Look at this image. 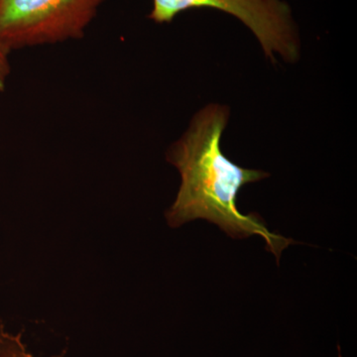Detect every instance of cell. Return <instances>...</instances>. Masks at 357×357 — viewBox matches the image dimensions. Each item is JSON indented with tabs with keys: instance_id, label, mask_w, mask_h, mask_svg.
I'll return each instance as SVG.
<instances>
[{
	"instance_id": "cell-4",
	"label": "cell",
	"mask_w": 357,
	"mask_h": 357,
	"mask_svg": "<svg viewBox=\"0 0 357 357\" xmlns=\"http://www.w3.org/2000/svg\"><path fill=\"white\" fill-rule=\"evenodd\" d=\"M0 357H37L23 340L22 333H13L0 323ZM51 357H62L61 354Z\"/></svg>"
},
{
	"instance_id": "cell-5",
	"label": "cell",
	"mask_w": 357,
	"mask_h": 357,
	"mask_svg": "<svg viewBox=\"0 0 357 357\" xmlns=\"http://www.w3.org/2000/svg\"><path fill=\"white\" fill-rule=\"evenodd\" d=\"M9 52L0 43V91L6 88L7 81L10 75V63H9Z\"/></svg>"
},
{
	"instance_id": "cell-1",
	"label": "cell",
	"mask_w": 357,
	"mask_h": 357,
	"mask_svg": "<svg viewBox=\"0 0 357 357\" xmlns=\"http://www.w3.org/2000/svg\"><path fill=\"white\" fill-rule=\"evenodd\" d=\"M229 115L225 105H208L196 114L187 132L169 149L167 160L178 169L182 182L177 198L166 211L167 222L176 229L203 218L232 238L261 236L267 250L279 263L282 251L297 243L270 232L259 215H243L237 208L241 188L269 175L243 168L223 155L220 142Z\"/></svg>"
},
{
	"instance_id": "cell-2",
	"label": "cell",
	"mask_w": 357,
	"mask_h": 357,
	"mask_svg": "<svg viewBox=\"0 0 357 357\" xmlns=\"http://www.w3.org/2000/svg\"><path fill=\"white\" fill-rule=\"evenodd\" d=\"M103 0H0V43L11 51L83 38Z\"/></svg>"
},
{
	"instance_id": "cell-3",
	"label": "cell",
	"mask_w": 357,
	"mask_h": 357,
	"mask_svg": "<svg viewBox=\"0 0 357 357\" xmlns=\"http://www.w3.org/2000/svg\"><path fill=\"white\" fill-rule=\"evenodd\" d=\"M148 17L155 23H171L190 9L213 8L237 18L255 34L265 56L276 62L281 56L295 63L300 55V39L292 10L284 0H152Z\"/></svg>"
}]
</instances>
